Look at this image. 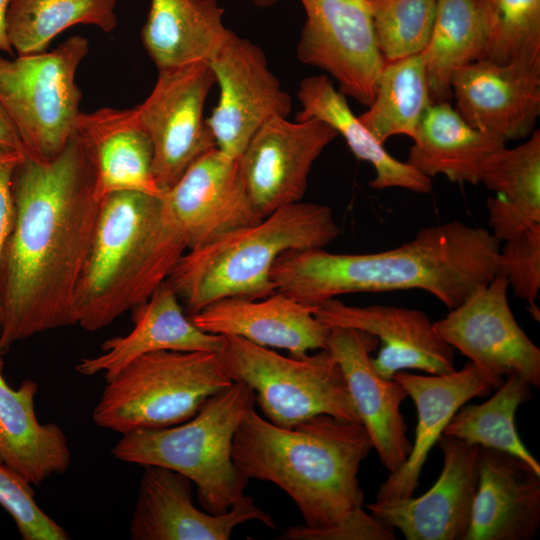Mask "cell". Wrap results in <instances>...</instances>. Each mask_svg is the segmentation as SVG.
<instances>
[{"label": "cell", "mask_w": 540, "mask_h": 540, "mask_svg": "<svg viewBox=\"0 0 540 540\" xmlns=\"http://www.w3.org/2000/svg\"><path fill=\"white\" fill-rule=\"evenodd\" d=\"M255 402L249 385L233 381L189 420L122 434L111 453L126 463L161 466L183 474L196 485L205 511L224 513L245 495L249 481L236 467L232 449L237 428Z\"/></svg>", "instance_id": "8992f818"}, {"label": "cell", "mask_w": 540, "mask_h": 540, "mask_svg": "<svg viewBox=\"0 0 540 540\" xmlns=\"http://www.w3.org/2000/svg\"><path fill=\"white\" fill-rule=\"evenodd\" d=\"M373 448L361 423L317 415L292 428L250 409L233 440L232 457L248 479L274 483L294 501L304 525L284 540H395V531L363 508L361 463Z\"/></svg>", "instance_id": "7a4b0ae2"}, {"label": "cell", "mask_w": 540, "mask_h": 540, "mask_svg": "<svg viewBox=\"0 0 540 540\" xmlns=\"http://www.w3.org/2000/svg\"><path fill=\"white\" fill-rule=\"evenodd\" d=\"M443 467L423 495L366 506L383 525L407 540H465L478 481L480 447L441 435Z\"/></svg>", "instance_id": "2e32d148"}, {"label": "cell", "mask_w": 540, "mask_h": 540, "mask_svg": "<svg viewBox=\"0 0 540 540\" xmlns=\"http://www.w3.org/2000/svg\"><path fill=\"white\" fill-rule=\"evenodd\" d=\"M393 379L413 400L417 425L407 460L399 469L389 473L379 486L375 501L380 502L412 497L429 452L453 415L470 399L487 395L503 382V378L487 373L472 362L445 374L419 375L399 371Z\"/></svg>", "instance_id": "44dd1931"}, {"label": "cell", "mask_w": 540, "mask_h": 540, "mask_svg": "<svg viewBox=\"0 0 540 540\" xmlns=\"http://www.w3.org/2000/svg\"><path fill=\"white\" fill-rule=\"evenodd\" d=\"M378 344V339L366 332L330 327L326 350L339 364L360 422L381 464L391 473L405 463L412 448L401 413L408 394L397 381L376 372L370 353Z\"/></svg>", "instance_id": "ffe728a7"}, {"label": "cell", "mask_w": 540, "mask_h": 540, "mask_svg": "<svg viewBox=\"0 0 540 540\" xmlns=\"http://www.w3.org/2000/svg\"><path fill=\"white\" fill-rule=\"evenodd\" d=\"M451 90L470 126L504 142L523 139L540 116V63L479 59L453 74Z\"/></svg>", "instance_id": "ac0fdd59"}, {"label": "cell", "mask_w": 540, "mask_h": 540, "mask_svg": "<svg viewBox=\"0 0 540 540\" xmlns=\"http://www.w3.org/2000/svg\"><path fill=\"white\" fill-rule=\"evenodd\" d=\"M432 104L425 62L419 53L385 62L375 97L358 118L382 144L396 135L413 139Z\"/></svg>", "instance_id": "4dcf8cb0"}, {"label": "cell", "mask_w": 540, "mask_h": 540, "mask_svg": "<svg viewBox=\"0 0 540 540\" xmlns=\"http://www.w3.org/2000/svg\"><path fill=\"white\" fill-rule=\"evenodd\" d=\"M0 355V463L31 485L65 473L72 454L59 425L42 424L35 413L38 384L24 380L17 389L3 375Z\"/></svg>", "instance_id": "484cf974"}, {"label": "cell", "mask_w": 540, "mask_h": 540, "mask_svg": "<svg viewBox=\"0 0 540 540\" xmlns=\"http://www.w3.org/2000/svg\"><path fill=\"white\" fill-rule=\"evenodd\" d=\"M483 48L477 1L438 0L430 38L421 53L433 103L449 102L453 74L481 59Z\"/></svg>", "instance_id": "f546056e"}, {"label": "cell", "mask_w": 540, "mask_h": 540, "mask_svg": "<svg viewBox=\"0 0 540 540\" xmlns=\"http://www.w3.org/2000/svg\"><path fill=\"white\" fill-rule=\"evenodd\" d=\"M232 382L218 353L151 352L106 380L92 419L97 426L120 434L174 426L192 418L212 395Z\"/></svg>", "instance_id": "52a82bcc"}, {"label": "cell", "mask_w": 540, "mask_h": 540, "mask_svg": "<svg viewBox=\"0 0 540 540\" xmlns=\"http://www.w3.org/2000/svg\"><path fill=\"white\" fill-rule=\"evenodd\" d=\"M539 526L540 474L511 454L480 447L465 540H531Z\"/></svg>", "instance_id": "603a6c76"}, {"label": "cell", "mask_w": 540, "mask_h": 540, "mask_svg": "<svg viewBox=\"0 0 540 540\" xmlns=\"http://www.w3.org/2000/svg\"><path fill=\"white\" fill-rule=\"evenodd\" d=\"M117 0H10L6 16L9 43L20 55L46 51L64 30L93 25L104 32L117 26Z\"/></svg>", "instance_id": "1f68e13d"}, {"label": "cell", "mask_w": 540, "mask_h": 540, "mask_svg": "<svg viewBox=\"0 0 540 540\" xmlns=\"http://www.w3.org/2000/svg\"><path fill=\"white\" fill-rule=\"evenodd\" d=\"M217 0H151L141 29L157 70L209 62L230 33Z\"/></svg>", "instance_id": "f1b7e54d"}, {"label": "cell", "mask_w": 540, "mask_h": 540, "mask_svg": "<svg viewBox=\"0 0 540 540\" xmlns=\"http://www.w3.org/2000/svg\"><path fill=\"white\" fill-rule=\"evenodd\" d=\"M163 201L188 250L262 219L247 193L238 158L217 147L197 159Z\"/></svg>", "instance_id": "9a60e30c"}, {"label": "cell", "mask_w": 540, "mask_h": 540, "mask_svg": "<svg viewBox=\"0 0 540 540\" xmlns=\"http://www.w3.org/2000/svg\"><path fill=\"white\" fill-rule=\"evenodd\" d=\"M338 136L327 123L310 118L268 119L238 157L242 178L260 218L301 202L314 162Z\"/></svg>", "instance_id": "5bb4252c"}, {"label": "cell", "mask_w": 540, "mask_h": 540, "mask_svg": "<svg viewBox=\"0 0 540 540\" xmlns=\"http://www.w3.org/2000/svg\"><path fill=\"white\" fill-rule=\"evenodd\" d=\"M508 281L499 273L434 322L437 334L487 373L518 374L540 386V349L517 323L508 300Z\"/></svg>", "instance_id": "4fadbf2b"}, {"label": "cell", "mask_w": 540, "mask_h": 540, "mask_svg": "<svg viewBox=\"0 0 540 540\" xmlns=\"http://www.w3.org/2000/svg\"><path fill=\"white\" fill-rule=\"evenodd\" d=\"M31 484L0 463V505L24 540H68L66 530L36 503Z\"/></svg>", "instance_id": "74e56055"}, {"label": "cell", "mask_w": 540, "mask_h": 540, "mask_svg": "<svg viewBox=\"0 0 540 540\" xmlns=\"http://www.w3.org/2000/svg\"><path fill=\"white\" fill-rule=\"evenodd\" d=\"M75 132L93 166L101 200L120 191L164 194L153 174V146L133 108H101L78 115Z\"/></svg>", "instance_id": "cb8c5ba5"}, {"label": "cell", "mask_w": 540, "mask_h": 540, "mask_svg": "<svg viewBox=\"0 0 540 540\" xmlns=\"http://www.w3.org/2000/svg\"><path fill=\"white\" fill-rule=\"evenodd\" d=\"M484 35L481 59L540 63V0H476Z\"/></svg>", "instance_id": "836d02e7"}, {"label": "cell", "mask_w": 540, "mask_h": 540, "mask_svg": "<svg viewBox=\"0 0 540 540\" xmlns=\"http://www.w3.org/2000/svg\"><path fill=\"white\" fill-rule=\"evenodd\" d=\"M340 234L330 207L297 202L188 250L167 281L189 317L223 298L263 299L276 292L271 269L282 253L325 248Z\"/></svg>", "instance_id": "5b68a950"}, {"label": "cell", "mask_w": 540, "mask_h": 540, "mask_svg": "<svg viewBox=\"0 0 540 540\" xmlns=\"http://www.w3.org/2000/svg\"><path fill=\"white\" fill-rule=\"evenodd\" d=\"M88 40L72 36L51 52L0 56V105L12 121L26 156L50 161L75 132L82 93L76 72Z\"/></svg>", "instance_id": "9c48e42d"}, {"label": "cell", "mask_w": 540, "mask_h": 540, "mask_svg": "<svg viewBox=\"0 0 540 540\" xmlns=\"http://www.w3.org/2000/svg\"><path fill=\"white\" fill-rule=\"evenodd\" d=\"M500 246V273L516 297L528 302L539 321L536 300L540 289V222L530 223L508 235Z\"/></svg>", "instance_id": "8d00e7d4"}, {"label": "cell", "mask_w": 540, "mask_h": 540, "mask_svg": "<svg viewBox=\"0 0 540 540\" xmlns=\"http://www.w3.org/2000/svg\"><path fill=\"white\" fill-rule=\"evenodd\" d=\"M219 99L207 118L216 146L238 158L272 117H286L292 98L270 70L264 51L232 30L209 61Z\"/></svg>", "instance_id": "8fae6325"}, {"label": "cell", "mask_w": 540, "mask_h": 540, "mask_svg": "<svg viewBox=\"0 0 540 540\" xmlns=\"http://www.w3.org/2000/svg\"><path fill=\"white\" fill-rule=\"evenodd\" d=\"M129 533L133 540H228L239 524L256 520L274 528L273 518L244 495L228 511L195 507L192 481L169 468L143 466Z\"/></svg>", "instance_id": "e0dca14e"}, {"label": "cell", "mask_w": 540, "mask_h": 540, "mask_svg": "<svg viewBox=\"0 0 540 540\" xmlns=\"http://www.w3.org/2000/svg\"><path fill=\"white\" fill-rule=\"evenodd\" d=\"M190 319L206 333L238 336L259 346L286 349L295 357L326 349L330 332L315 316L314 306L279 291L258 300L223 298Z\"/></svg>", "instance_id": "7402d4cb"}, {"label": "cell", "mask_w": 540, "mask_h": 540, "mask_svg": "<svg viewBox=\"0 0 540 540\" xmlns=\"http://www.w3.org/2000/svg\"><path fill=\"white\" fill-rule=\"evenodd\" d=\"M218 354L229 378L252 388L265 418L274 425L292 428L322 414L361 423L344 374L326 349L285 357L227 335Z\"/></svg>", "instance_id": "ba28073f"}, {"label": "cell", "mask_w": 540, "mask_h": 540, "mask_svg": "<svg viewBox=\"0 0 540 540\" xmlns=\"http://www.w3.org/2000/svg\"><path fill=\"white\" fill-rule=\"evenodd\" d=\"M314 314L329 327L351 328L375 336L381 347L371 358L376 372L393 379L399 371L427 374L454 371L455 350L436 332L434 322L417 309L373 304L353 306L337 298L314 306Z\"/></svg>", "instance_id": "d6986e66"}, {"label": "cell", "mask_w": 540, "mask_h": 540, "mask_svg": "<svg viewBox=\"0 0 540 540\" xmlns=\"http://www.w3.org/2000/svg\"><path fill=\"white\" fill-rule=\"evenodd\" d=\"M297 97L301 109L295 120L316 118L330 125L344 138L357 159L372 165L375 176L369 182L371 188H402L419 194L432 191V179L390 155L384 144L352 112L346 96L335 88L328 75L303 78L298 86Z\"/></svg>", "instance_id": "83f0119b"}, {"label": "cell", "mask_w": 540, "mask_h": 540, "mask_svg": "<svg viewBox=\"0 0 540 540\" xmlns=\"http://www.w3.org/2000/svg\"><path fill=\"white\" fill-rule=\"evenodd\" d=\"M405 161L423 175L451 182L481 183L488 160L506 142L470 126L449 102L433 103L413 137Z\"/></svg>", "instance_id": "4316f807"}, {"label": "cell", "mask_w": 540, "mask_h": 540, "mask_svg": "<svg viewBox=\"0 0 540 540\" xmlns=\"http://www.w3.org/2000/svg\"><path fill=\"white\" fill-rule=\"evenodd\" d=\"M132 312L133 329L104 341L101 354L82 358L75 366L79 374L94 376L103 372L108 380L134 359L151 352L219 353L222 349L224 336L206 333L195 326L167 280Z\"/></svg>", "instance_id": "d4e9b609"}, {"label": "cell", "mask_w": 540, "mask_h": 540, "mask_svg": "<svg viewBox=\"0 0 540 540\" xmlns=\"http://www.w3.org/2000/svg\"><path fill=\"white\" fill-rule=\"evenodd\" d=\"M500 246L488 229L452 220L381 252L288 250L271 278L276 291L312 306L351 293L422 290L450 310L500 273Z\"/></svg>", "instance_id": "3957f363"}, {"label": "cell", "mask_w": 540, "mask_h": 540, "mask_svg": "<svg viewBox=\"0 0 540 540\" xmlns=\"http://www.w3.org/2000/svg\"><path fill=\"white\" fill-rule=\"evenodd\" d=\"M12 193L14 224L0 258L2 356L18 341L74 325V293L100 208L76 132L50 161L24 156Z\"/></svg>", "instance_id": "6da1fadb"}, {"label": "cell", "mask_w": 540, "mask_h": 540, "mask_svg": "<svg viewBox=\"0 0 540 540\" xmlns=\"http://www.w3.org/2000/svg\"><path fill=\"white\" fill-rule=\"evenodd\" d=\"M531 387L518 374L507 375L487 401L461 406L443 435L511 454L540 474V463L523 444L515 425L516 411L529 399Z\"/></svg>", "instance_id": "d6a6232c"}, {"label": "cell", "mask_w": 540, "mask_h": 540, "mask_svg": "<svg viewBox=\"0 0 540 540\" xmlns=\"http://www.w3.org/2000/svg\"><path fill=\"white\" fill-rule=\"evenodd\" d=\"M250 2L256 7L259 8H270L274 5H276L280 0H245Z\"/></svg>", "instance_id": "b9f144b4"}, {"label": "cell", "mask_w": 540, "mask_h": 540, "mask_svg": "<svg viewBox=\"0 0 540 540\" xmlns=\"http://www.w3.org/2000/svg\"><path fill=\"white\" fill-rule=\"evenodd\" d=\"M24 156L26 155L23 152L0 144V258L14 224L15 206L12 177L16 166Z\"/></svg>", "instance_id": "f35d334b"}, {"label": "cell", "mask_w": 540, "mask_h": 540, "mask_svg": "<svg viewBox=\"0 0 540 540\" xmlns=\"http://www.w3.org/2000/svg\"><path fill=\"white\" fill-rule=\"evenodd\" d=\"M377 48L385 62L422 53L438 0H365Z\"/></svg>", "instance_id": "e575fe53"}, {"label": "cell", "mask_w": 540, "mask_h": 540, "mask_svg": "<svg viewBox=\"0 0 540 540\" xmlns=\"http://www.w3.org/2000/svg\"><path fill=\"white\" fill-rule=\"evenodd\" d=\"M215 84L209 62L158 70L148 97L134 107L153 146V174L165 194L201 156L217 147L204 116Z\"/></svg>", "instance_id": "30bf717a"}, {"label": "cell", "mask_w": 540, "mask_h": 540, "mask_svg": "<svg viewBox=\"0 0 540 540\" xmlns=\"http://www.w3.org/2000/svg\"><path fill=\"white\" fill-rule=\"evenodd\" d=\"M188 250L163 196L120 191L100 200L73 303L74 325L93 332L147 301Z\"/></svg>", "instance_id": "277c9868"}, {"label": "cell", "mask_w": 540, "mask_h": 540, "mask_svg": "<svg viewBox=\"0 0 540 540\" xmlns=\"http://www.w3.org/2000/svg\"><path fill=\"white\" fill-rule=\"evenodd\" d=\"M528 217L540 221V131L509 149L502 148L487 162L482 180Z\"/></svg>", "instance_id": "d590c367"}, {"label": "cell", "mask_w": 540, "mask_h": 540, "mask_svg": "<svg viewBox=\"0 0 540 540\" xmlns=\"http://www.w3.org/2000/svg\"><path fill=\"white\" fill-rule=\"evenodd\" d=\"M299 1L306 14L296 48L299 61L324 70L340 92L368 107L385 61L366 1Z\"/></svg>", "instance_id": "7c38bea8"}, {"label": "cell", "mask_w": 540, "mask_h": 540, "mask_svg": "<svg viewBox=\"0 0 540 540\" xmlns=\"http://www.w3.org/2000/svg\"><path fill=\"white\" fill-rule=\"evenodd\" d=\"M0 144L17 149L26 155L21 138L12 121L0 105Z\"/></svg>", "instance_id": "ab89813d"}, {"label": "cell", "mask_w": 540, "mask_h": 540, "mask_svg": "<svg viewBox=\"0 0 540 540\" xmlns=\"http://www.w3.org/2000/svg\"><path fill=\"white\" fill-rule=\"evenodd\" d=\"M10 0H0V51L13 55L6 30V16Z\"/></svg>", "instance_id": "60d3db41"}]
</instances>
